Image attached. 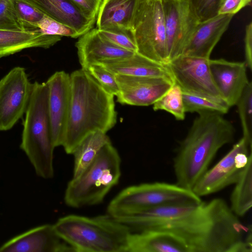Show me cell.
I'll list each match as a JSON object with an SVG mask.
<instances>
[{
    "mask_svg": "<svg viewBox=\"0 0 252 252\" xmlns=\"http://www.w3.org/2000/svg\"><path fill=\"white\" fill-rule=\"evenodd\" d=\"M32 83L25 68L16 66L0 80V131L10 129L25 113Z\"/></svg>",
    "mask_w": 252,
    "mask_h": 252,
    "instance_id": "8fae6325",
    "label": "cell"
},
{
    "mask_svg": "<svg viewBox=\"0 0 252 252\" xmlns=\"http://www.w3.org/2000/svg\"><path fill=\"white\" fill-rule=\"evenodd\" d=\"M46 83L52 141L56 148L62 146L67 127L71 97L70 74L64 71H56Z\"/></svg>",
    "mask_w": 252,
    "mask_h": 252,
    "instance_id": "4fadbf2b",
    "label": "cell"
},
{
    "mask_svg": "<svg viewBox=\"0 0 252 252\" xmlns=\"http://www.w3.org/2000/svg\"><path fill=\"white\" fill-rule=\"evenodd\" d=\"M48 88L46 82L35 81L25 112L20 148L35 173L44 179L54 177V147L48 113Z\"/></svg>",
    "mask_w": 252,
    "mask_h": 252,
    "instance_id": "5b68a950",
    "label": "cell"
},
{
    "mask_svg": "<svg viewBox=\"0 0 252 252\" xmlns=\"http://www.w3.org/2000/svg\"><path fill=\"white\" fill-rule=\"evenodd\" d=\"M94 64L102 66L115 75L158 77L173 81L166 64L153 61L137 52L128 56L105 60Z\"/></svg>",
    "mask_w": 252,
    "mask_h": 252,
    "instance_id": "44dd1931",
    "label": "cell"
},
{
    "mask_svg": "<svg viewBox=\"0 0 252 252\" xmlns=\"http://www.w3.org/2000/svg\"><path fill=\"white\" fill-rule=\"evenodd\" d=\"M243 131V137L252 145V83L245 88L236 104Z\"/></svg>",
    "mask_w": 252,
    "mask_h": 252,
    "instance_id": "83f0119b",
    "label": "cell"
},
{
    "mask_svg": "<svg viewBox=\"0 0 252 252\" xmlns=\"http://www.w3.org/2000/svg\"><path fill=\"white\" fill-rule=\"evenodd\" d=\"M209 60L180 55L169 61L166 65L174 83L180 87L183 93L226 104L213 81Z\"/></svg>",
    "mask_w": 252,
    "mask_h": 252,
    "instance_id": "9c48e42d",
    "label": "cell"
},
{
    "mask_svg": "<svg viewBox=\"0 0 252 252\" xmlns=\"http://www.w3.org/2000/svg\"><path fill=\"white\" fill-rule=\"evenodd\" d=\"M37 28L45 34L78 37L77 32L73 29L46 15L37 24Z\"/></svg>",
    "mask_w": 252,
    "mask_h": 252,
    "instance_id": "d6a6232c",
    "label": "cell"
},
{
    "mask_svg": "<svg viewBox=\"0 0 252 252\" xmlns=\"http://www.w3.org/2000/svg\"><path fill=\"white\" fill-rule=\"evenodd\" d=\"M245 58L246 66L250 70L252 68V23L246 26L244 38Z\"/></svg>",
    "mask_w": 252,
    "mask_h": 252,
    "instance_id": "74e56055",
    "label": "cell"
},
{
    "mask_svg": "<svg viewBox=\"0 0 252 252\" xmlns=\"http://www.w3.org/2000/svg\"><path fill=\"white\" fill-rule=\"evenodd\" d=\"M46 16L73 29L78 37L93 29L89 20L70 0H26Z\"/></svg>",
    "mask_w": 252,
    "mask_h": 252,
    "instance_id": "7402d4cb",
    "label": "cell"
},
{
    "mask_svg": "<svg viewBox=\"0 0 252 252\" xmlns=\"http://www.w3.org/2000/svg\"><path fill=\"white\" fill-rule=\"evenodd\" d=\"M90 21L95 23L102 0H70Z\"/></svg>",
    "mask_w": 252,
    "mask_h": 252,
    "instance_id": "d590c367",
    "label": "cell"
},
{
    "mask_svg": "<svg viewBox=\"0 0 252 252\" xmlns=\"http://www.w3.org/2000/svg\"><path fill=\"white\" fill-rule=\"evenodd\" d=\"M121 166V159L116 149L111 142L105 145L83 173L67 184L64 195L65 204L79 208L101 203L118 183Z\"/></svg>",
    "mask_w": 252,
    "mask_h": 252,
    "instance_id": "8992f818",
    "label": "cell"
},
{
    "mask_svg": "<svg viewBox=\"0 0 252 252\" xmlns=\"http://www.w3.org/2000/svg\"><path fill=\"white\" fill-rule=\"evenodd\" d=\"M230 196V209L238 217L245 215L252 206V155L243 169Z\"/></svg>",
    "mask_w": 252,
    "mask_h": 252,
    "instance_id": "484cf974",
    "label": "cell"
},
{
    "mask_svg": "<svg viewBox=\"0 0 252 252\" xmlns=\"http://www.w3.org/2000/svg\"><path fill=\"white\" fill-rule=\"evenodd\" d=\"M53 225L75 252H128L131 229L109 214L93 217L69 215Z\"/></svg>",
    "mask_w": 252,
    "mask_h": 252,
    "instance_id": "277c9868",
    "label": "cell"
},
{
    "mask_svg": "<svg viewBox=\"0 0 252 252\" xmlns=\"http://www.w3.org/2000/svg\"><path fill=\"white\" fill-rule=\"evenodd\" d=\"M140 0H102L96 17L97 29L131 33Z\"/></svg>",
    "mask_w": 252,
    "mask_h": 252,
    "instance_id": "ffe728a7",
    "label": "cell"
},
{
    "mask_svg": "<svg viewBox=\"0 0 252 252\" xmlns=\"http://www.w3.org/2000/svg\"><path fill=\"white\" fill-rule=\"evenodd\" d=\"M0 252H75L56 231L45 224L29 229L0 246Z\"/></svg>",
    "mask_w": 252,
    "mask_h": 252,
    "instance_id": "9a60e30c",
    "label": "cell"
},
{
    "mask_svg": "<svg viewBox=\"0 0 252 252\" xmlns=\"http://www.w3.org/2000/svg\"><path fill=\"white\" fill-rule=\"evenodd\" d=\"M182 240L189 252H252L246 228L222 198L202 202L192 211L158 229Z\"/></svg>",
    "mask_w": 252,
    "mask_h": 252,
    "instance_id": "6da1fadb",
    "label": "cell"
},
{
    "mask_svg": "<svg viewBox=\"0 0 252 252\" xmlns=\"http://www.w3.org/2000/svg\"><path fill=\"white\" fill-rule=\"evenodd\" d=\"M153 105L154 111H165L171 114L177 120L182 121L185 118L183 92L175 83Z\"/></svg>",
    "mask_w": 252,
    "mask_h": 252,
    "instance_id": "4316f807",
    "label": "cell"
},
{
    "mask_svg": "<svg viewBox=\"0 0 252 252\" xmlns=\"http://www.w3.org/2000/svg\"><path fill=\"white\" fill-rule=\"evenodd\" d=\"M111 142L106 133L96 131L88 135L78 145L74 155L72 178L79 176L95 159L101 148Z\"/></svg>",
    "mask_w": 252,
    "mask_h": 252,
    "instance_id": "d4e9b609",
    "label": "cell"
},
{
    "mask_svg": "<svg viewBox=\"0 0 252 252\" xmlns=\"http://www.w3.org/2000/svg\"><path fill=\"white\" fill-rule=\"evenodd\" d=\"M81 68L100 62L123 58L133 54L103 37L98 29H92L80 36L75 44Z\"/></svg>",
    "mask_w": 252,
    "mask_h": 252,
    "instance_id": "d6986e66",
    "label": "cell"
},
{
    "mask_svg": "<svg viewBox=\"0 0 252 252\" xmlns=\"http://www.w3.org/2000/svg\"><path fill=\"white\" fill-rule=\"evenodd\" d=\"M71 97L67 127L62 146L72 154L89 134L106 133L117 123L114 96L107 92L85 69L70 74Z\"/></svg>",
    "mask_w": 252,
    "mask_h": 252,
    "instance_id": "7a4b0ae2",
    "label": "cell"
},
{
    "mask_svg": "<svg viewBox=\"0 0 252 252\" xmlns=\"http://www.w3.org/2000/svg\"><path fill=\"white\" fill-rule=\"evenodd\" d=\"M128 252H189L184 242L164 230H146L131 232Z\"/></svg>",
    "mask_w": 252,
    "mask_h": 252,
    "instance_id": "cb8c5ba5",
    "label": "cell"
},
{
    "mask_svg": "<svg viewBox=\"0 0 252 252\" xmlns=\"http://www.w3.org/2000/svg\"><path fill=\"white\" fill-rule=\"evenodd\" d=\"M108 93L117 96L119 93V87L116 82L115 75L98 64H91L85 68Z\"/></svg>",
    "mask_w": 252,
    "mask_h": 252,
    "instance_id": "4dcf8cb0",
    "label": "cell"
},
{
    "mask_svg": "<svg viewBox=\"0 0 252 252\" xmlns=\"http://www.w3.org/2000/svg\"><path fill=\"white\" fill-rule=\"evenodd\" d=\"M136 52L153 61L168 62L161 0H140L131 31Z\"/></svg>",
    "mask_w": 252,
    "mask_h": 252,
    "instance_id": "ba28073f",
    "label": "cell"
},
{
    "mask_svg": "<svg viewBox=\"0 0 252 252\" xmlns=\"http://www.w3.org/2000/svg\"><path fill=\"white\" fill-rule=\"evenodd\" d=\"M252 145L242 137L212 168L208 169L192 189L199 197L215 193L234 184L252 155Z\"/></svg>",
    "mask_w": 252,
    "mask_h": 252,
    "instance_id": "30bf717a",
    "label": "cell"
},
{
    "mask_svg": "<svg viewBox=\"0 0 252 252\" xmlns=\"http://www.w3.org/2000/svg\"><path fill=\"white\" fill-rule=\"evenodd\" d=\"M234 133L233 125L222 114L199 113L174 158L176 184L192 190L218 151L233 141Z\"/></svg>",
    "mask_w": 252,
    "mask_h": 252,
    "instance_id": "3957f363",
    "label": "cell"
},
{
    "mask_svg": "<svg viewBox=\"0 0 252 252\" xmlns=\"http://www.w3.org/2000/svg\"><path fill=\"white\" fill-rule=\"evenodd\" d=\"M211 73L223 100L230 108L236 104L250 82L245 62L210 59Z\"/></svg>",
    "mask_w": 252,
    "mask_h": 252,
    "instance_id": "2e32d148",
    "label": "cell"
},
{
    "mask_svg": "<svg viewBox=\"0 0 252 252\" xmlns=\"http://www.w3.org/2000/svg\"><path fill=\"white\" fill-rule=\"evenodd\" d=\"M98 31L103 37L114 45L136 52L137 47L131 33L98 29Z\"/></svg>",
    "mask_w": 252,
    "mask_h": 252,
    "instance_id": "836d02e7",
    "label": "cell"
},
{
    "mask_svg": "<svg viewBox=\"0 0 252 252\" xmlns=\"http://www.w3.org/2000/svg\"><path fill=\"white\" fill-rule=\"evenodd\" d=\"M119 87L117 96L122 104L146 106L153 105L173 85L163 77L115 75Z\"/></svg>",
    "mask_w": 252,
    "mask_h": 252,
    "instance_id": "5bb4252c",
    "label": "cell"
},
{
    "mask_svg": "<svg viewBox=\"0 0 252 252\" xmlns=\"http://www.w3.org/2000/svg\"><path fill=\"white\" fill-rule=\"evenodd\" d=\"M14 8L25 28L34 30L44 14L26 0H11Z\"/></svg>",
    "mask_w": 252,
    "mask_h": 252,
    "instance_id": "f546056e",
    "label": "cell"
},
{
    "mask_svg": "<svg viewBox=\"0 0 252 252\" xmlns=\"http://www.w3.org/2000/svg\"><path fill=\"white\" fill-rule=\"evenodd\" d=\"M61 36L45 34L38 29L34 30L0 29V58L31 48H48Z\"/></svg>",
    "mask_w": 252,
    "mask_h": 252,
    "instance_id": "603a6c76",
    "label": "cell"
},
{
    "mask_svg": "<svg viewBox=\"0 0 252 252\" xmlns=\"http://www.w3.org/2000/svg\"><path fill=\"white\" fill-rule=\"evenodd\" d=\"M251 3L252 0H220L218 6V14L234 15L242 8L251 5Z\"/></svg>",
    "mask_w": 252,
    "mask_h": 252,
    "instance_id": "8d00e7d4",
    "label": "cell"
},
{
    "mask_svg": "<svg viewBox=\"0 0 252 252\" xmlns=\"http://www.w3.org/2000/svg\"><path fill=\"white\" fill-rule=\"evenodd\" d=\"M190 4L200 21L213 17L218 14L220 0H186Z\"/></svg>",
    "mask_w": 252,
    "mask_h": 252,
    "instance_id": "e575fe53",
    "label": "cell"
},
{
    "mask_svg": "<svg viewBox=\"0 0 252 252\" xmlns=\"http://www.w3.org/2000/svg\"><path fill=\"white\" fill-rule=\"evenodd\" d=\"M183 98L186 113L215 112L223 115L229 109L225 104L187 93H183Z\"/></svg>",
    "mask_w": 252,
    "mask_h": 252,
    "instance_id": "f1b7e54d",
    "label": "cell"
},
{
    "mask_svg": "<svg viewBox=\"0 0 252 252\" xmlns=\"http://www.w3.org/2000/svg\"><path fill=\"white\" fill-rule=\"evenodd\" d=\"M199 204L159 206L113 217L129 226L131 230L133 229L135 232L156 230L188 215Z\"/></svg>",
    "mask_w": 252,
    "mask_h": 252,
    "instance_id": "e0dca14e",
    "label": "cell"
},
{
    "mask_svg": "<svg viewBox=\"0 0 252 252\" xmlns=\"http://www.w3.org/2000/svg\"><path fill=\"white\" fill-rule=\"evenodd\" d=\"M161 0L169 62L182 54L200 21L186 0Z\"/></svg>",
    "mask_w": 252,
    "mask_h": 252,
    "instance_id": "7c38bea8",
    "label": "cell"
},
{
    "mask_svg": "<svg viewBox=\"0 0 252 252\" xmlns=\"http://www.w3.org/2000/svg\"><path fill=\"white\" fill-rule=\"evenodd\" d=\"M201 197L189 189L164 182L143 183L127 187L109 203L107 212L116 217L145 209L175 205L199 204Z\"/></svg>",
    "mask_w": 252,
    "mask_h": 252,
    "instance_id": "52a82bcc",
    "label": "cell"
},
{
    "mask_svg": "<svg viewBox=\"0 0 252 252\" xmlns=\"http://www.w3.org/2000/svg\"><path fill=\"white\" fill-rule=\"evenodd\" d=\"M234 15L218 14L200 21L181 55L210 59L214 48L228 28Z\"/></svg>",
    "mask_w": 252,
    "mask_h": 252,
    "instance_id": "ac0fdd59",
    "label": "cell"
},
{
    "mask_svg": "<svg viewBox=\"0 0 252 252\" xmlns=\"http://www.w3.org/2000/svg\"><path fill=\"white\" fill-rule=\"evenodd\" d=\"M0 29L27 30L19 17L11 0H0Z\"/></svg>",
    "mask_w": 252,
    "mask_h": 252,
    "instance_id": "1f68e13d",
    "label": "cell"
}]
</instances>
